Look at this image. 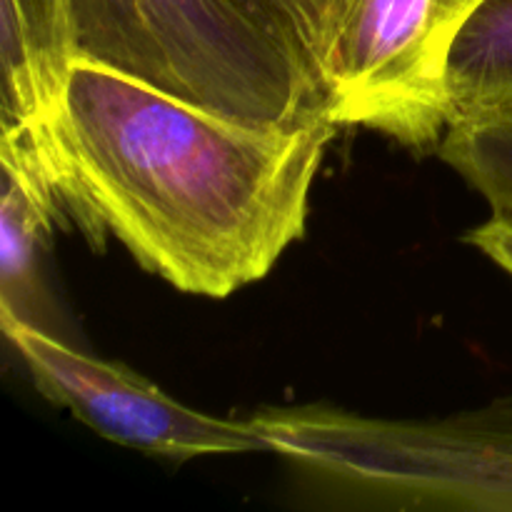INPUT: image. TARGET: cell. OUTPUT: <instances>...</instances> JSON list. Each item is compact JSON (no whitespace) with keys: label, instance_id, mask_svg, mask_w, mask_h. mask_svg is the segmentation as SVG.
<instances>
[{"label":"cell","instance_id":"1","mask_svg":"<svg viewBox=\"0 0 512 512\" xmlns=\"http://www.w3.org/2000/svg\"><path fill=\"white\" fill-rule=\"evenodd\" d=\"M340 125L248 123L78 60L53 130L65 218L113 235L175 290L228 298L305 235L310 190Z\"/></svg>","mask_w":512,"mask_h":512},{"label":"cell","instance_id":"2","mask_svg":"<svg viewBox=\"0 0 512 512\" xmlns=\"http://www.w3.org/2000/svg\"><path fill=\"white\" fill-rule=\"evenodd\" d=\"M80 60L248 123L328 115V95L248 0H73ZM330 118V115H328Z\"/></svg>","mask_w":512,"mask_h":512},{"label":"cell","instance_id":"3","mask_svg":"<svg viewBox=\"0 0 512 512\" xmlns=\"http://www.w3.org/2000/svg\"><path fill=\"white\" fill-rule=\"evenodd\" d=\"M275 455L383 508L512 512V393L448 418L260 410Z\"/></svg>","mask_w":512,"mask_h":512},{"label":"cell","instance_id":"4","mask_svg":"<svg viewBox=\"0 0 512 512\" xmlns=\"http://www.w3.org/2000/svg\"><path fill=\"white\" fill-rule=\"evenodd\" d=\"M485 3L350 0L325 75L330 120L438 148L450 125V53Z\"/></svg>","mask_w":512,"mask_h":512},{"label":"cell","instance_id":"5","mask_svg":"<svg viewBox=\"0 0 512 512\" xmlns=\"http://www.w3.org/2000/svg\"><path fill=\"white\" fill-rule=\"evenodd\" d=\"M0 328L40 395L100 438L175 463L273 453L253 418H215L188 408L128 365L83 353L35 320L0 315Z\"/></svg>","mask_w":512,"mask_h":512},{"label":"cell","instance_id":"6","mask_svg":"<svg viewBox=\"0 0 512 512\" xmlns=\"http://www.w3.org/2000/svg\"><path fill=\"white\" fill-rule=\"evenodd\" d=\"M78 60L73 0H0V145L38 155L50 175L53 130Z\"/></svg>","mask_w":512,"mask_h":512},{"label":"cell","instance_id":"7","mask_svg":"<svg viewBox=\"0 0 512 512\" xmlns=\"http://www.w3.org/2000/svg\"><path fill=\"white\" fill-rule=\"evenodd\" d=\"M0 315L30 318L40 250L53 225L68 223L58 188L35 158L0 150Z\"/></svg>","mask_w":512,"mask_h":512},{"label":"cell","instance_id":"8","mask_svg":"<svg viewBox=\"0 0 512 512\" xmlns=\"http://www.w3.org/2000/svg\"><path fill=\"white\" fill-rule=\"evenodd\" d=\"M448 98L450 120L512 108V0H488L455 40Z\"/></svg>","mask_w":512,"mask_h":512},{"label":"cell","instance_id":"9","mask_svg":"<svg viewBox=\"0 0 512 512\" xmlns=\"http://www.w3.org/2000/svg\"><path fill=\"white\" fill-rule=\"evenodd\" d=\"M438 153L493 213L512 215V108L453 118Z\"/></svg>","mask_w":512,"mask_h":512},{"label":"cell","instance_id":"10","mask_svg":"<svg viewBox=\"0 0 512 512\" xmlns=\"http://www.w3.org/2000/svg\"><path fill=\"white\" fill-rule=\"evenodd\" d=\"M278 30L328 95V60L350 0H248Z\"/></svg>","mask_w":512,"mask_h":512},{"label":"cell","instance_id":"11","mask_svg":"<svg viewBox=\"0 0 512 512\" xmlns=\"http://www.w3.org/2000/svg\"><path fill=\"white\" fill-rule=\"evenodd\" d=\"M465 243L478 248L512 278V215L493 213L485 223L465 235Z\"/></svg>","mask_w":512,"mask_h":512}]
</instances>
